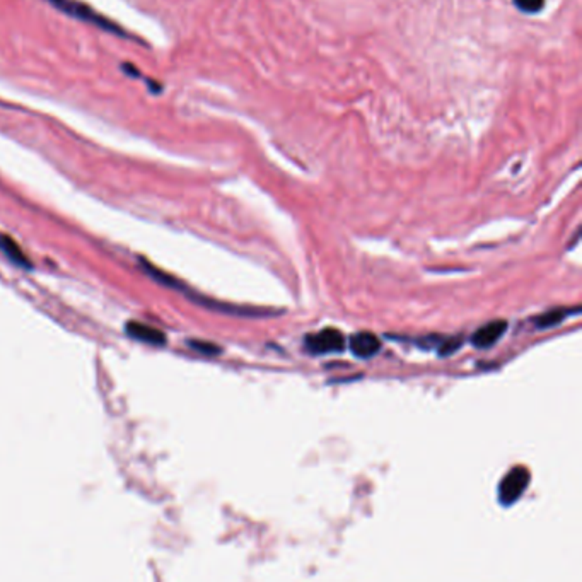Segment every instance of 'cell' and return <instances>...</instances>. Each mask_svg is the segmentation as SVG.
<instances>
[{
  "instance_id": "cell-1",
  "label": "cell",
  "mask_w": 582,
  "mask_h": 582,
  "mask_svg": "<svg viewBox=\"0 0 582 582\" xmlns=\"http://www.w3.org/2000/svg\"><path fill=\"white\" fill-rule=\"evenodd\" d=\"M50 2L54 3L57 9H60L62 12L69 14L70 17H77V19L80 21H86V23L103 27L104 31H110V33L118 34V36H127V33H125L120 26H117L113 21L106 19V17H103L101 14H97L96 10H93L89 5H86V3L77 2V0H50Z\"/></svg>"
},
{
  "instance_id": "cell-2",
  "label": "cell",
  "mask_w": 582,
  "mask_h": 582,
  "mask_svg": "<svg viewBox=\"0 0 582 582\" xmlns=\"http://www.w3.org/2000/svg\"><path fill=\"white\" fill-rule=\"evenodd\" d=\"M529 472L524 466H516V468L511 469L504 480L500 482L499 487V500L504 506H511L514 504L519 497L524 493L526 487L529 483Z\"/></svg>"
},
{
  "instance_id": "cell-3",
  "label": "cell",
  "mask_w": 582,
  "mask_h": 582,
  "mask_svg": "<svg viewBox=\"0 0 582 582\" xmlns=\"http://www.w3.org/2000/svg\"><path fill=\"white\" fill-rule=\"evenodd\" d=\"M306 347L311 353H333L345 349V336L340 329L325 328L306 336Z\"/></svg>"
},
{
  "instance_id": "cell-4",
  "label": "cell",
  "mask_w": 582,
  "mask_h": 582,
  "mask_svg": "<svg viewBox=\"0 0 582 582\" xmlns=\"http://www.w3.org/2000/svg\"><path fill=\"white\" fill-rule=\"evenodd\" d=\"M350 350L359 359H371L376 356L381 349V342L374 333L359 331L350 338Z\"/></svg>"
},
{
  "instance_id": "cell-5",
  "label": "cell",
  "mask_w": 582,
  "mask_h": 582,
  "mask_svg": "<svg viewBox=\"0 0 582 582\" xmlns=\"http://www.w3.org/2000/svg\"><path fill=\"white\" fill-rule=\"evenodd\" d=\"M507 331V321L504 320H496L492 323L482 326L480 329H476V333L473 335L472 342L476 349H489V347L496 345L500 338H502L504 333Z\"/></svg>"
},
{
  "instance_id": "cell-6",
  "label": "cell",
  "mask_w": 582,
  "mask_h": 582,
  "mask_svg": "<svg viewBox=\"0 0 582 582\" xmlns=\"http://www.w3.org/2000/svg\"><path fill=\"white\" fill-rule=\"evenodd\" d=\"M127 333L132 338L140 340V342L152 343V345H164L166 343V335L159 329L147 326L143 323H137V321H130L127 325Z\"/></svg>"
},
{
  "instance_id": "cell-7",
  "label": "cell",
  "mask_w": 582,
  "mask_h": 582,
  "mask_svg": "<svg viewBox=\"0 0 582 582\" xmlns=\"http://www.w3.org/2000/svg\"><path fill=\"white\" fill-rule=\"evenodd\" d=\"M581 307H574V311H567V310H552L548 311V313L542 314V316H538L535 320V325L538 326V328H550V326H555L560 325L563 320H566L567 316H570V314H577L579 313Z\"/></svg>"
},
{
  "instance_id": "cell-8",
  "label": "cell",
  "mask_w": 582,
  "mask_h": 582,
  "mask_svg": "<svg viewBox=\"0 0 582 582\" xmlns=\"http://www.w3.org/2000/svg\"><path fill=\"white\" fill-rule=\"evenodd\" d=\"M0 248H2L3 251H5V255L12 259L14 263H17V265L21 266H30V261H27V258L24 257V253L21 251V248L17 246L16 243H14L10 237H0Z\"/></svg>"
},
{
  "instance_id": "cell-9",
  "label": "cell",
  "mask_w": 582,
  "mask_h": 582,
  "mask_svg": "<svg viewBox=\"0 0 582 582\" xmlns=\"http://www.w3.org/2000/svg\"><path fill=\"white\" fill-rule=\"evenodd\" d=\"M514 3H516L519 10L528 14L538 12L543 7V0H514Z\"/></svg>"
},
{
  "instance_id": "cell-10",
  "label": "cell",
  "mask_w": 582,
  "mask_h": 582,
  "mask_svg": "<svg viewBox=\"0 0 582 582\" xmlns=\"http://www.w3.org/2000/svg\"><path fill=\"white\" fill-rule=\"evenodd\" d=\"M188 345L191 347V349L196 350V352H202V353H209V356H212V353H219L220 349L217 345H213V343H207V342H188Z\"/></svg>"
},
{
  "instance_id": "cell-11",
  "label": "cell",
  "mask_w": 582,
  "mask_h": 582,
  "mask_svg": "<svg viewBox=\"0 0 582 582\" xmlns=\"http://www.w3.org/2000/svg\"><path fill=\"white\" fill-rule=\"evenodd\" d=\"M459 345H461V340H456V338L446 340V342L439 347L441 356H450V353H453Z\"/></svg>"
}]
</instances>
